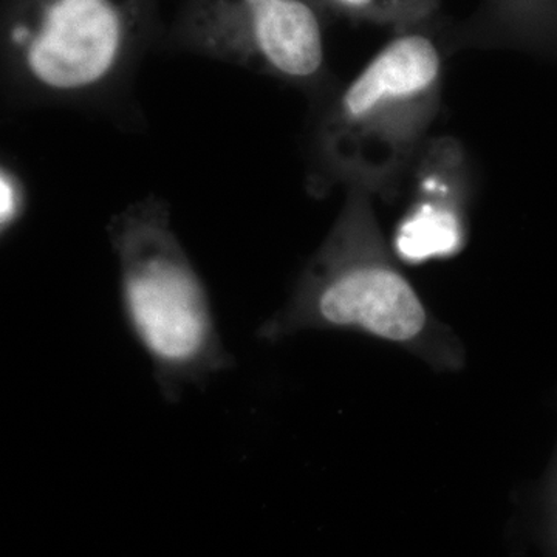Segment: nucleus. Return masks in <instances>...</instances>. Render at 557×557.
<instances>
[{"mask_svg":"<svg viewBox=\"0 0 557 557\" xmlns=\"http://www.w3.org/2000/svg\"><path fill=\"white\" fill-rule=\"evenodd\" d=\"M443 54L435 40L405 32L343 89L319 104L310 139L309 188H361L394 199L426 146L442 108Z\"/></svg>","mask_w":557,"mask_h":557,"instance_id":"1","label":"nucleus"},{"mask_svg":"<svg viewBox=\"0 0 557 557\" xmlns=\"http://www.w3.org/2000/svg\"><path fill=\"white\" fill-rule=\"evenodd\" d=\"M141 35L139 0H22L7 30L5 100L139 124L134 78Z\"/></svg>","mask_w":557,"mask_h":557,"instance_id":"2","label":"nucleus"},{"mask_svg":"<svg viewBox=\"0 0 557 557\" xmlns=\"http://www.w3.org/2000/svg\"><path fill=\"white\" fill-rule=\"evenodd\" d=\"M108 237L116 265L121 311L131 335L152 362L161 397L180 401L188 386H203L236 366L220 338L199 271L172 228L171 208L143 197L110 218Z\"/></svg>","mask_w":557,"mask_h":557,"instance_id":"3","label":"nucleus"},{"mask_svg":"<svg viewBox=\"0 0 557 557\" xmlns=\"http://www.w3.org/2000/svg\"><path fill=\"white\" fill-rule=\"evenodd\" d=\"M373 196L348 188L339 218L311 263L292 309L267 322L259 336L281 335L293 324L358 327L391 341L416 338L428 313L408 278L369 255L379 236Z\"/></svg>","mask_w":557,"mask_h":557,"instance_id":"4","label":"nucleus"},{"mask_svg":"<svg viewBox=\"0 0 557 557\" xmlns=\"http://www.w3.org/2000/svg\"><path fill=\"white\" fill-rule=\"evenodd\" d=\"M177 40L282 81L318 104L338 89L330 79L321 17L310 0H196Z\"/></svg>","mask_w":557,"mask_h":557,"instance_id":"5","label":"nucleus"},{"mask_svg":"<svg viewBox=\"0 0 557 557\" xmlns=\"http://www.w3.org/2000/svg\"><path fill=\"white\" fill-rule=\"evenodd\" d=\"M410 172L416 186L412 205L395 237L399 256L421 262L454 255L463 242L467 211L463 149L453 139L428 141Z\"/></svg>","mask_w":557,"mask_h":557,"instance_id":"6","label":"nucleus"},{"mask_svg":"<svg viewBox=\"0 0 557 557\" xmlns=\"http://www.w3.org/2000/svg\"><path fill=\"white\" fill-rule=\"evenodd\" d=\"M355 20L388 25L398 32H409L435 13L438 0H329Z\"/></svg>","mask_w":557,"mask_h":557,"instance_id":"7","label":"nucleus"},{"mask_svg":"<svg viewBox=\"0 0 557 557\" xmlns=\"http://www.w3.org/2000/svg\"><path fill=\"white\" fill-rule=\"evenodd\" d=\"M498 14L523 39L557 35V0H498Z\"/></svg>","mask_w":557,"mask_h":557,"instance_id":"8","label":"nucleus"},{"mask_svg":"<svg viewBox=\"0 0 557 557\" xmlns=\"http://www.w3.org/2000/svg\"><path fill=\"white\" fill-rule=\"evenodd\" d=\"M27 208V190L20 174L3 164L0 172V231L5 237L20 225Z\"/></svg>","mask_w":557,"mask_h":557,"instance_id":"9","label":"nucleus"}]
</instances>
